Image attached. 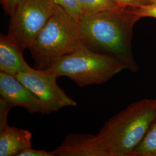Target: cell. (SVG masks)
<instances>
[{"mask_svg":"<svg viewBox=\"0 0 156 156\" xmlns=\"http://www.w3.org/2000/svg\"><path fill=\"white\" fill-rule=\"evenodd\" d=\"M150 4H156V0H147Z\"/></svg>","mask_w":156,"mask_h":156,"instance_id":"19","label":"cell"},{"mask_svg":"<svg viewBox=\"0 0 156 156\" xmlns=\"http://www.w3.org/2000/svg\"><path fill=\"white\" fill-rule=\"evenodd\" d=\"M83 45L79 22L56 5L52 16L28 49L34 60V68L46 70Z\"/></svg>","mask_w":156,"mask_h":156,"instance_id":"3","label":"cell"},{"mask_svg":"<svg viewBox=\"0 0 156 156\" xmlns=\"http://www.w3.org/2000/svg\"><path fill=\"white\" fill-rule=\"evenodd\" d=\"M156 119V99L144 98L109 119L98 136L109 156H131Z\"/></svg>","mask_w":156,"mask_h":156,"instance_id":"2","label":"cell"},{"mask_svg":"<svg viewBox=\"0 0 156 156\" xmlns=\"http://www.w3.org/2000/svg\"><path fill=\"white\" fill-rule=\"evenodd\" d=\"M126 69L116 58L83 45L46 70L57 77L66 76L82 87L104 83Z\"/></svg>","mask_w":156,"mask_h":156,"instance_id":"4","label":"cell"},{"mask_svg":"<svg viewBox=\"0 0 156 156\" xmlns=\"http://www.w3.org/2000/svg\"><path fill=\"white\" fill-rule=\"evenodd\" d=\"M54 151L57 156H109L98 134H69Z\"/></svg>","mask_w":156,"mask_h":156,"instance_id":"8","label":"cell"},{"mask_svg":"<svg viewBox=\"0 0 156 156\" xmlns=\"http://www.w3.org/2000/svg\"><path fill=\"white\" fill-rule=\"evenodd\" d=\"M56 5L53 0H19L10 15L7 35L23 50L28 49Z\"/></svg>","mask_w":156,"mask_h":156,"instance_id":"5","label":"cell"},{"mask_svg":"<svg viewBox=\"0 0 156 156\" xmlns=\"http://www.w3.org/2000/svg\"><path fill=\"white\" fill-rule=\"evenodd\" d=\"M0 95L13 107H22L30 113L48 114L41 101L16 76L2 72H0Z\"/></svg>","mask_w":156,"mask_h":156,"instance_id":"7","label":"cell"},{"mask_svg":"<svg viewBox=\"0 0 156 156\" xmlns=\"http://www.w3.org/2000/svg\"><path fill=\"white\" fill-rule=\"evenodd\" d=\"M131 156H156V119Z\"/></svg>","mask_w":156,"mask_h":156,"instance_id":"11","label":"cell"},{"mask_svg":"<svg viewBox=\"0 0 156 156\" xmlns=\"http://www.w3.org/2000/svg\"><path fill=\"white\" fill-rule=\"evenodd\" d=\"M13 107L9 102L0 98V128L8 125V115Z\"/></svg>","mask_w":156,"mask_h":156,"instance_id":"15","label":"cell"},{"mask_svg":"<svg viewBox=\"0 0 156 156\" xmlns=\"http://www.w3.org/2000/svg\"><path fill=\"white\" fill-rule=\"evenodd\" d=\"M82 16L95 15L119 6L112 0H78Z\"/></svg>","mask_w":156,"mask_h":156,"instance_id":"12","label":"cell"},{"mask_svg":"<svg viewBox=\"0 0 156 156\" xmlns=\"http://www.w3.org/2000/svg\"><path fill=\"white\" fill-rule=\"evenodd\" d=\"M32 134L27 129L6 125L0 128V156H17L31 147Z\"/></svg>","mask_w":156,"mask_h":156,"instance_id":"10","label":"cell"},{"mask_svg":"<svg viewBox=\"0 0 156 156\" xmlns=\"http://www.w3.org/2000/svg\"><path fill=\"white\" fill-rule=\"evenodd\" d=\"M120 8H138L149 4L147 0H112Z\"/></svg>","mask_w":156,"mask_h":156,"instance_id":"16","label":"cell"},{"mask_svg":"<svg viewBox=\"0 0 156 156\" xmlns=\"http://www.w3.org/2000/svg\"><path fill=\"white\" fill-rule=\"evenodd\" d=\"M18 1L19 0H1V2L6 12L11 15Z\"/></svg>","mask_w":156,"mask_h":156,"instance_id":"18","label":"cell"},{"mask_svg":"<svg viewBox=\"0 0 156 156\" xmlns=\"http://www.w3.org/2000/svg\"><path fill=\"white\" fill-rule=\"evenodd\" d=\"M16 77L39 98L48 114L77 105L58 86L57 82L58 77L46 70L32 68L27 73H18Z\"/></svg>","mask_w":156,"mask_h":156,"instance_id":"6","label":"cell"},{"mask_svg":"<svg viewBox=\"0 0 156 156\" xmlns=\"http://www.w3.org/2000/svg\"><path fill=\"white\" fill-rule=\"evenodd\" d=\"M56 5L60 6L63 9L79 22L82 13L78 4V0H53Z\"/></svg>","mask_w":156,"mask_h":156,"instance_id":"13","label":"cell"},{"mask_svg":"<svg viewBox=\"0 0 156 156\" xmlns=\"http://www.w3.org/2000/svg\"><path fill=\"white\" fill-rule=\"evenodd\" d=\"M133 11L140 19L146 17L156 19V4H149L138 8H134Z\"/></svg>","mask_w":156,"mask_h":156,"instance_id":"14","label":"cell"},{"mask_svg":"<svg viewBox=\"0 0 156 156\" xmlns=\"http://www.w3.org/2000/svg\"><path fill=\"white\" fill-rule=\"evenodd\" d=\"M17 156H57L55 151H47L44 150H35L31 147L20 152Z\"/></svg>","mask_w":156,"mask_h":156,"instance_id":"17","label":"cell"},{"mask_svg":"<svg viewBox=\"0 0 156 156\" xmlns=\"http://www.w3.org/2000/svg\"><path fill=\"white\" fill-rule=\"evenodd\" d=\"M22 48L8 35H0V72L16 76L32 69L24 60Z\"/></svg>","mask_w":156,"mask_h":156,"instance_id":"9","label":"cell"},{"mask_svg":"<svg viewBox=\"0 0 156 156\" xmlns=\"http://www.w3.org/2000/svg\"><path fill=\"white\" fill-rule=\"evenodd\" d=\"M134 8L118 7L82 16L79 22L84 45L95 51L111 55L132 73L139 70L132 50L134 25L140 19Z\"/></svg>","mask_w":156,"mask_h":156,"instance_id":"1","label":"cell"}]
</instances>
